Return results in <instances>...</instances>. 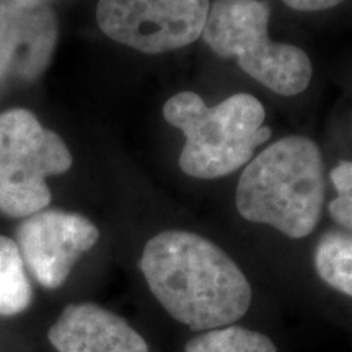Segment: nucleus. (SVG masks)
<instances>
[{
    "label": "nucleus",
    "mask_w": 352,
    "mask_h": 352,
    "mask_svg": "<svg viewBox=\"0 0 352 352\" xmlns=\"http://www.w3.org/2000/svg\"><path fill=\"white\" fill-rule=\"evenodd\" d=\"M140 270L160 305L192 331L230 327L252 305V287L240 267L197 233L166 230L152 236Z\"/></svg>",
    "instance_id": "1"
},
{
    "label": "nucleus",
    "mask_w": 352,
    "mask_h": 352,
    "mask_svg": "<svg viewBox=\"0 0 352 352\" xmlns=\"http://www.w3.org/2000/svg\"><path fill=\"white\" fill-rule=\"evenodd\" d=\"M324 201L323 158L314 140L289 135L254 157L236 184L241 217L266 223L289 239L308 236Z\"/></svg>",
    "instance_id": "2"
},
{
    "label": "nucleus",
    "mask_w": 352,
    "mask_h": 352,
    "mask_svg": "<svg viewBox=\"0 0 352 352\" xmlns=\"http://www.w3.org/2000/svg\"><path fill=\"white\" fill-rule=\"evenodd\" d=\"M164 118L184 134L179 166L192 178L233 173L271 138L261 101L248 94L232 95L209 108L199 95L182 91L166 100Z\"/></svg>",
    "instance_id": "3"
},
{
    "label": "nucleus",
    "mask_w": 352,
    "mask_h": 352,
    "mask_svg": "<svg viewBox=\"0 0 352 352\" xmlns=\"http://www.w3.org/2000/svg\"><path fill=\"white\" fill-rule=\"evenodd\" d=\"M270 15L263 0H214L201 36L215 54L236 59L243 72L274 94L298 95L311 80V60L294 44L271 41Z\"/></svg>",
    "instance_id": "4"
},
{
    "label": "nucleus",
    "mask_w": 352,
    "mask_h": 352,
    "mask_svg": "<svg viewBox=\"0 0 352 352\" xmlns=\"http://www.w3.org/2000/svg\"><path fill=\"white\" fill-rule=\"evenodd\" d=\"M72 155L64 140L46 129L32 111L0 114V210L32 217L51 202L46 178L70 170Z\"/></svg>",
    "instance_id": "5"
},
{
    "label": "nucleus",
    "mask_w": 352,
    "mask_h": 352,
    "mask_svg": "<svg viewBox=\"0 0 352 352\" xmlns=\"http://www.w3.org/2000/svg\"><path fill=\"white\" fill-rule=\"evenodd\" d=\"M210 0H100L96 21L113 41L145 54H164L202 34Z\"/></svg>",
    "instance_id": "6"
},
{
    "label": "nucleus",
    "mask_w": 352,
    "mask_h": 352,
    "mask_svg": "<svg viewBox=\"0 0 352 352\" xmlns=\"http://www.w3.org/2000/svg\"><path fill=\"white\" fill-rule=\"evenodd\" d=\"M19 248L33 276L43 287H60L77 259L100 239L95 223L80 214L41 210L19 228Z\"/></svg>",
    "instance_id": "7"
},
{
    "label": "nucleus",
    "mask_w": 352,
    "mask_h": 352,
    "mask_svg": "<svg viewBox=\"0 0 352 352\" xmlns=\"http://www.w3.org/2000/svg\"><path fill=\"white\" fill-rule=\"evenodd\" d=\"M59 26L50 0H0V82H32L54 56Z\"/></svg>",
    "instance_id": "8"
},
{
    "label": "nucleus",
    "mask_w": 352,
    "mask_h": 352,
    "mask_svg": "<svg viewBox=\"0 0 352 352\" xmlns=\"http://www.w3.org/2000/svg\"><path fill=\"white\" fill-rule=\"evenodd\" d=\"M47 340L57 352H151L124 318L95 303L65 307Z\"/></svg>",
    "instance_id": "9"
},
{
    "label": "nucleus",
    "mask_w": 352,
    "mask_h": 352,
    "mask_svg": "<svg viewBox=\"0 0 352 352\" xmlns=\"http://www.w3.org/2000/svg\"><path fill=\"white\" fill-rule=\"evenodd\" d=\"M33 298L25 274V261L15 241L0 236V315L13 316L25 311Z\"/></svg>",
    "instance_id": "10"
},
{
    "label": "nucleus",
    "mask_w": 352,
    "mask_h": 352,
    "mask_svg": "<svg viewBox=\"0 0 352 352\" xmlns=\"http://www.w3.org/2000/svg\"><path fill=\"white\" fill-rule=\"evenodd\" d=\"M315 267L329 287L352 297V239L327 233L315 252Z\"/></svg>",
    "instance_id": "11"
},
{
    "label": "nucleus",
    "mask_w": 352,
    "mask_h": 352,
    "mask_svg": "<svg viewBox=\"0 0 352 352\" xmlns=\"http://www.w3.org/2000/svg\"><path fill=\"white\" fill-rule=\"evenodd\" d=\"M183 352H277V349L266 334L230 324L197 334L188 341Z\"/></svg>",
    "instance_id": "12"
},
{
    "label": "nucleus",
    "mask_w": 352,
    "mask_h": 352,
    "mask_svg": "<svg viewBox=\"0 0 352 352\" xmlns=\"http://www.w3.org/2000/svg\"><path fill=\"white\" fill-rule=\"evenodd\" d=\"M331 183L338 196L329 202V215L341 227L352 230V162H341L334 166Z\"/></svg>",
    "instance_id": "13"
},
{
    "label": "nucleus",
    "mask_w": 352,
    "mask_h": 352,
    "mask_svg": "<svg viewBox=\"0 0 352 352\" xmlns=\"http://www.w3.org/2000/svg\"><path fill=\"white\" fill-rule=\"evenodd\" d=\"M283 2L298 12H318L340 6L344 0H283Z\"/></svg>",
    "instance_id": "14"
}]
</instances>
